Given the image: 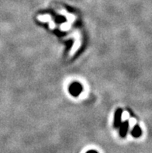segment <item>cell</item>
<instances>
[{
  "label": "cell",
  "mask_w": 152,
  "mask_h": 153,
  "mask_svg": "<svg viewBox=\"0 0 152 153\" xmlns=\"http://www.w3.org/2000/svg\"><path fill=\"white\" fill-rule=\"evenodd\" d=\"M82 91V86L79 82H74L69 87V92L74 97H78Z\"/></svg>",
  "instance_id": "obj_1"
},
{
  "label": "cell",
  "mask_w": 152,
  "mask_h": 153,
  "mask_svg": "<svg viewBox=\"0 0 152 153\" xmlns=\"http://www.w3.org/2000/svg\"><path fill=\"white\" fill-rule=\"evenodd\" d=\"M128 129H129V121L128 120H126L123 123H121L120 129H119V135L121 136L122 138L126 137Z\"/></svg>",
  "instance_id": "obj_2"
},
{
  "label": "cell",
  "mask_w": 152,
  "mask_h": 153,
  "mask_svg": "<svg viewBox=\"0 0 152 153\" xmlns=\"http://www.w3.org/2000/svg\"><path fill=\"white\" fill-rule=\"evenodd\" d=\"M122 110L118 109L115 113V118H114V127L118 128L121 124V117H122Z\"/></svg>",
  "instance_id": "obj_3"
},
{
  "label": "cell",
  "mask_w": 152,
  "mask_h": 153,
  "mask_svg": "<svg viewBox=\"0 0 152 153\" xmlns=\"http://www.w3.org/2000/svg\"><path fill=\"white\" fill-rule=\"evenodd\" d=\"M131 134H132L133 138H140L142 135V129L141 128V127L139 126V125H135L133 128V129H132Z\"/></svg>",
  "instance_id": "obj_4"
},
{
  "label": "cell",
  "mask_w": 152,
  "mask_h": 153,
  "mask_svg": "<svg viewBox=\"0 0 152 153\" xmlns=\"http://www.w3.org/2000/svg\"><path fill=\"white\" fill-rule=\"evenodd\" d=\"M86 153H99V152L96 151H95V150H89V151L87 152Z\"/></svg>",
  "instance_id": "obj_5"
}]
</instances>
